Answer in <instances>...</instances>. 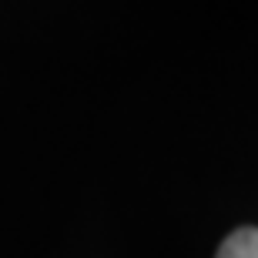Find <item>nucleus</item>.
<instances>
[{
	"label": "nucleus",
	"mask_w": 258,
	"mask_h": 258,
	"mask_svg": "<svg viewBox=\"0 0 258 258\" xmlns=\"http://www.w3.org/2000/svg\"><path fill=\"white\" fill-rule=\"evenodd\" d=\"M215 258H258V228H251V225L235 228L228 238L221 241Z\"/></svg>",
	"instance_id": "f257e3e1"
}]
</instances>
